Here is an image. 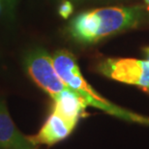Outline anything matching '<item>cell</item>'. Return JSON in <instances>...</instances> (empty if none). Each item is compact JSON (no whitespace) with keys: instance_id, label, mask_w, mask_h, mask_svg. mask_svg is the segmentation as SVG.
<instances>
[{"instance_id":"obj_12","label":"cell","mask_w":149,"mask_h":149,"mask_svg":"<svg viewBox=\"0 0 149 149\" xmlns=\"http://www.w3.org/2000/svg\"><path fill=\"white\" fill-rule=\"evenodd\" d=\"M145 2H146V4H147L148 8H149V0H145Z\"/></svg>"},{"instance_id":"obj_11","label":"cell","mask_w":149,"mask_h":149,"mask_svg":"<svg viewBox=\"0 0 149 149\" xmlns=\"http://www.w3.org/2000/svg\"><path fill=\"white\" fill-rule=\"evenodd\" d=\"M2 7H3V4H2V0H0V12L2 10Z\"/></svg>"},{"instance_id":"obj_3","label":"cell","mask_w":149,"mask_h":149,"mask_svg":"<svg viewBox=\"0 0 149 149\" xmlns=\"http://www.w3.org/2000/svg\"><path fill=\"white\" fill-rule=\"evenodd\" d=\"M23 65L31 79L52 99L68 87L56 73L52 57L46 49L42 47L30 49L24 55Z\"/></svg>"},{"instance_id":"obj_9","label":"cell","mask_w":149,"mask_h":149,"mask_svg":"<svg viewBox=\"0 0 149 149\" xmlns=\"http://www.w3.org/2000/svg\"><path fill=\"white\" fill-rule=\"evenodd\" d=\"M17 1L19 0H2V4L3 8L5 9L6 14L9 15L10 17H12L14 15L15 9L17 7Z\"/></svg>"},{"instance_id":"obj_2","label":"cell","mask_w":149,"mask_h":149,"mask_svg":"<svg viewBox=\"0 0 149 149\" xmlns=\"http://www.w3.org/2000/svg\"><path fill=\"white\" fill-rule=\"evenodd\" d=\"M52 60L54 69L59 77L68 87L79 93L86 101L88 106H92L112 115L132 121L149 123V119H145L141 116L119 109L98 94L82 77L77 59L72 52L66 49H60L54 53Z\"/></svg>"},{"instance_id":"obj_8","label":"cell","mask_w":149,"mask_h":149,"mask_svg":"<svg viewBox=\"0 0 149 149\" xmlns=\"http://www.w3.org/2000/svg\"><path fill=\"white\" fill-rule=\"evenodd\" d=\"M73 11H74L73 4L70 1H68V0H64L60 4L58 9V13L63 19H68L72 15Z\"/></svg>"},{"instance_id":"obj_6","label":"cell","mask_w":149,"mask_h":149,"mask_svg":"<svg viewBox=\"0 0 149 149\" xmlns=\"http://www.w3.org/2000/svg\"><path fill=\"white\" fill-rule=\"evenodd\" d=\"M34 145L19 132L12 120L7 106L0 100V149H32Z\"/></svg>"},{"instance_id":"obj_4","label":"cell","mask_w":149,"mask_h":149,"mask_svg":"<svg viewBox=\"0 0 149 149\" xmlns=\"http://www.w3.org/2000/svg\"><path fill=\"white\" fill-rule=\"evenodd\" d=\"M105 76L118 81L141 86L149 91V61L134 58H109L100 64Z\"/></svg>"},{"instance_id":"obj_7","label":"cell","mask_w":149,"mask_h":149,"mask_svg":"<svg viewBox=\"0 0 149 149\" xmlns=\"http://www.w3.org/2000/svg\"><path fill=\"white\" fill-rule=\"evenodd\" d=\"M53 111L67 121L77 125L79 119L84 115L87 103L76 91L67 87L53 98Z\"/></svg>"},{"instance_id":"obj_5","label":"cell","mask_w":149,"mask_h":149,"mask_svg":"<svg viewBox=\"0 0 149 149\" xmlns=\"http://www.w3.org/2000/svg\"><path fill=\"white\" fill-rule=\"evenodd\" d=\"M74 127V124L67 121L62 116L52 111L37 135L28 136V139L33 145H53L66 139L72 133Z\"/></svg>"},{"instance_id":"obj_1","label":"cell","mask_w":149,"mask_h":149,"mask_svg":"<svg viewBox=\"0 0 149 149\" xmlns=\"http://www.w3.org/2000/svg\"><path fill=\"white\" fill-rule=\"evenodd\" d=\"M142 15L139 6L95 9L74 17L69 31L79 43L93 44L117 32L136 27Z\"/></svg>"},{"instance_id":"obj_10","label":"cell","mask_w":149,"mask_h":149,"mask_svg":"<svg viewBox=\"0 0 149 149\" xmlns=\"http://www.w3.org/2000/svg\"><path fill=\"white\" fill-rule=\"evenodd\" d=\"M143 52H144L145 57H146V60L149 61V47H145V49H143Z\"/></svg>"}]
</instances>
